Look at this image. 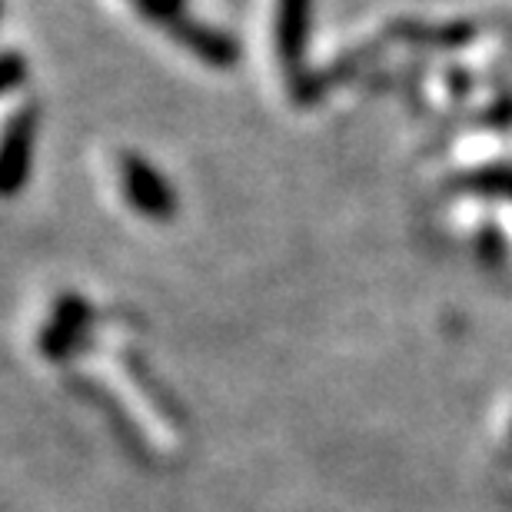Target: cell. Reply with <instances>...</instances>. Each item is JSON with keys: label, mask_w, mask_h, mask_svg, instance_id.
I'll list each match as a JSON object with an SVG mask.
<instances>
[{"label": "cell", "mask_w": 512, "mask_h": 512, "mask_svg": "<svg viewBox=\"0 0 512 512\" xmlns=\"http://www.w3.org/2000/svg\"><path fill=\"white\" fill-rule=\"evenodd\" d=\"M466 190L469 193H483V197H499V200H512V167H483L466 177Z\"/></svg>", "instance_id": "52a82bcc"}, {"label": "cell", "mask_w": 512, "mask_h": 512, "mask_svg": "<svg viewBox=\"0 0 512 512\" xmlns=\"http://www.w3.org/2000/svg\"><path fill=\"white\" fill-rule=\"evenodd\" d=\"M479 256L486 263H499L506 256V237L499 227H483L479 230Z\"/></svg>", "instance_id": "30bf717a"}, {"label": "cell", "mask_w": 512, "mask_h": 512, "mask_svg": "<svg viewBox=\"0 0 512 512\" xmlns=\"http://www.w3.org/2000/svg\"><path fill=\"white\" fill-rule=\"evenodd\" d=\"M446 84L449 90H456V94H469V84H473V74L463 67H453V70H446Z\"/></svg>", "instance_id": "8fae6325"}, {"label": "cell", "mask_w": 512, "mask_h": 512, "mask_svg": "<svg viewBox=\"0 0 512 512\" xmlns=\"http://www.w3.org/2000/svg\"><path fill=\"white\" fill-rule=\"evenodd\" d=\"M37 107H20L4 127V150H0V190L7 197H17L30 180L37 143Z\"/></svg>", "instance_id": "3957f363"}, {"label": "cell", "mask_w": 512, "mask_h": 512, "mask_svg": "<svg viewBox=\"0 0 512 512\" xmlns=\"http://www.w3.org/2000/svg\"><path fill=\"white\" fill-rule=\"evenodd\" d=\"M87 330H90V306L84 296H74V293L60 296L47 330L40 333V353L54 363L67 360V356L80 346Z\"/></svg>", "instance_id": "5b68a950"}, {"label": "cell", "mask_w": 512, "mask_h": 512, "mask_svg": "<svg viewBox=\"0 0 512 512\" xmlns=\"http://www.w3.org/2000/svg\"><path fill=\"white\" fill-rule=\"evenodd\" d=\"M130 4L137 7L140 17H147L160 30L177 24L180 17H187V0H130Z\"/></svg>", "instance_id": "ba28073f"}, {"label": "cell", "mask_w": 512, "mask_h": 512, "mask_svg": "<svg viewBox=\"0 0 512 512\" xmlns=\"http://www.w3.org/2000/svg\"><path fill=\"white\" fill-rule=\"evenodd\" d=\"M406 40H423L429 47H463L473 40V24H446V27H399Z\"/></svg>", "instance_id": "8992f818"}, {"label": "cell", "mask_w": 512, "mask_h": 512, "mask_svg": "<svg viewBox=\"0 0 512 512\" xmlns=\"http://www.w3.org/2000/svg\"><path fill=\"white\" fill-rule=\"evenodd\" d=\"M163 34H167L170 40H177L183 50H190L200 64H207L213 70H233L240 64V44H237V40H233L227 30L200 24V20H193L190 14L180 17L177 24H170Z\"/></svg>", "instance_id": "277c9868"}, {"label": "cell", "mask_w": 512, "mask_h": 512, "mask_svg": "<svg viewBox=\"0 0 512 512\" xmlns=\"http://www.w3.org/2000/svg\"><path fill=\"white\" fill-rule=\"evenodd\" d=\"M27 57H20L17 50H7L4 54V67H0V77H4V94H14L20 84H27Z\"/></svg>", "instance_id": "9c48e42d"}, {"label": "cell", "mask_w": 512, "mask_h": 512, "mask_svg": "<svg viewBox=\"0 0 512 512\" xmlns=\"http://www.w3.org/2000/svg\"><path fill=\"white\" fill-rule=\"evenodd\" d=\"M120 190H124V200L143 220L170 223L177 217V193H173L170 180L140 153H124L120 157Z\"/></svg>", "instance_id": "7a4b0ae2"}, {"label": "cell", "mask_w": 512, "mask_h": 512, "mask_svg": "<svg viewBox=\"0 0 512 512\" xmlns=\"http://www.w3.org/2000/svg\"><path fill=\"white\" fill-rule=\"evenodd\" d=\"M273 24H276V57H280L290 94L300 100V104L320 100L323 87L316 84V77L306 74V44H310L313 0H276Z\"/></svg>", "instance_id": "6da1fadb"}]
</instances>
